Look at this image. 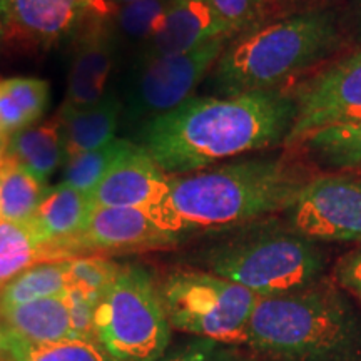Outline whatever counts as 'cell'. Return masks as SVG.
Returning <instances> with one entry per match:
<instances>
[{
  "instance_id": "cell-1",
  "label": "cell",
  "mask_w": 361,
  "mask_h": 361,
  "mask_svg": "<svg viewBox=\"0 0 361 361\" xmlns=\"http://www.w3.org/2000/svg\"><path fill=\"white\" fill-rule=\"evenodd\" d=\"M296 106L283 90L191 97L142 124L141 146L168 176L286 142Z\"/></svg>"
},
{
  "instance_id": "cell-2",
  "label": "cell",
  "mask_w": 361,
  "mask_h": 361,
  "mask_svg": "<svg viewBox=\"0 0 361 361\" xmlns=\"http://www.w3.org/2000/svg\"><path fill=\"white\" fill-rule=\"evenodd\" d=\"M311 178L303 164L288 157L234 161L169 176L168 194L151 211L179 239L192 231L233 229L286 213Z\"/></svg>"
},
{
  "instance_id": "cell-3",
  "label": "cell",
  "mask_w": 361,
  "mask_h": 361,
  "mask_svg": "<svg viewBox=\"0 0 361 361\" xmlns=\"http://www.w3.org/2000/svg\"><path fill=\"white\" fill-rule=\"evenodd\" d=\"M271 361H361V319L335 281L259 298L246 343Z\"/></svg>"
},
{
  "instance_id": "cell-4",
  "label": "cell",
  "mask_w": 361,
  "mask_h": 361,
  "mask_svg": "<svg viewBox=\"0 0 361 361\" xmlns=\"http://www.w3.org/2000/svg\"><path fill=\"white\" fill-rule=\"evenodd\" d=\"M341 44L333 11H310L252 30L224 49L214 82L223 96L279 90L331 56Z\"/></svg>"
},
{
  "instance_id": "cell-5",
  "label": "cell",
  "mask_w": 361,
  "mask_h": 361,
  "mask_svg": "<svg viewBox=\"0 0 361 361\" xmlns=\"http://www.w3.org/2000/svg\"><path fill=\"white\" fill-rule=\"evenodd\" d=\"M233 229L206 251L209 273L258 298L284 295L322 279L326 255L318 241L296 231L288 221L271 216Z\"/></svg>"
},
{
  "instance_id": "cell-6",
  "label": "cell",
  "mask_w": 361,
  "mask_h": 361,
  "mask_svg": "<svg viewBox=\"0 0 361 361\" xmlns=\"http://www.w3.org/2000/svg\"><path fill=\"white\" fill-rule=\"evenodd\" d=\"M94 336L117 361H157L168 351L171 324L146 269L121 264L96 303Z\"/></svg>"
},
{
  "instance_id": "cell-7",
  "label": "cell",
  "mask_w": 361,
  "mask_h": 361,
  "mask_svg": "<svg viewBox=\"0 0 361 361\" xmlns=\"http://www.w3.org/2000/svg\"><path fill=\"white\" fill-rule=\"evenodd\" d=\"M171 328L221 345L246 343V329L259 298L209 271L179 269L159 286Z\"/></svg>"
},
{
  "instance_id": "cell-8",
  "label": "cell",
  "mask_w": 361,
  "mask_h": 361,
  "mask_svg": "<svg viewBox=\"0 0 361 361\" xmlns=\"http://www.w3.org/2000/svg\"><path fill=\"white\" fill-rule=\"evenodd\" d=\"M229 37H218L176 56L137 64L123 104L128 123L146 124L192 97L194 89L218 62Z\"/></svg>"
},
{
  "instance_id": "cell-9",
  "label": "cell",
  "mask_w": 361,
  "mask_h": 361,
  "mask_svg": "<svg viewBox=\"0 0 361 361\" xmlns=\"http://www.w3.org/2000/svg\"><path fill=\"white\" fill-rule=\"evenodd\" d=\"M286 221L318 243L361 245V176H313L286 209Z\"/></svg>"
},
{
  "instance_id": "cell-10",
  "label": "cell",
  "mask_w": 361,
  "mask_h": 361,
  "mask_svg": "<svg viewBox=\"0 0 361 361\" xmlns=\"http://www.w3.org/2000/svg\"><path fill=\"white\" fill-rule=\"evenodd\" d=\"M296 112L288 146H298L316 130L361 121V51L343 57L305 80L293 94Z\"/></svg>"
},
{
  "instance_id": "cell-11",
  "label": "cell",
  "mask_w": 361,
  "mask_h": 361,
  "mask_svg": "<svg viewBox=\"0 0 361 361\" xmlns=\"http://www.w3.org/2000/svg\"><path fill=\"white\" fill-rule=\"evenodd\" d=\"M178 241L179 238L166 231L151 209L97 207L90 211L82 231L64 246L62 258L162 250Z\"/></svg>"
},
{
  "instance_id": "cell-12",
  "label": "cell",
  "mask_w": 361,
  "mask_h": 361,
  "mask_svg": "<svg viewBox=\"0 0 361 361\" xmlns=\"http://www.w3.org/2000/svg\"><path fill=\"white\" fill-rule=\"evenodd\" d=\"M169 176L141 144H130L90 191L92 209L97 207H142L152 209L164 200Z\"/></svg>"
},
{
  "instance_id": "cell-13",
  "label": "cell",
  "mask_w": 361,
  "mask_h": 361,
  "mask_svg": "<svg viewBox=\"0 0 361 361\" xmlns=\"http://www.w3.org/2000/svg\"><path fill=\"white\" fill-rule=\"evenodd\" d=\"M92 0H0L7 35L49 47L78 30Z\"/></svg>"
},
{
  "instance_id": "cell-14",
  "label": "cell",
  "mask_w": 361,
  "mask_h": 361,
  "mask_svg": "<svg viewBox=\"0 0 361 361\" xmlns=\"http://www.w3.org/2000/svg\"><path fill=\"white\" fill-rule=\"evenodd\" d=\"M218 37L231 35L226 32L209 0H171L159 29L139 49L137 64L192 51Z\"/></svg>"
},
{
  "instance_id": "cell-15",
  "label": "cell",
  "mask_w": 361,
  "mask_h": 361,
  "mask_svg": "<svg viewBox=\"0 0 361 361\" xmlns=\"http://www.w3.org/2000/svg\"><path fill=\"white\" fill-rule=\"evenodd\" d=\"M117 51L109 29L94 17L74 47L64 106H94L107 96V82L114 69Z\"/></svg>"
},
{
  "instance_id": "cell-16",
  "label": "cell",
  "mask_w": 361,
  "mask_h": 361,
  "mask_svg": "<svg viewBox=\"0 0 361 361\" xmlns=\"http://www.w3.org/2000/svg\"><path fill=\"white\" fill-rule=\"evenodd\" d=\"M90 211L92 207L85 192L62 183L49 188L30 219L47 245L49 261H66L62 250L82 231Z\"/></svg>"
},
{
  "instance_id": "cell-17",
  "label": "cell",
  "mask_w": 361,
  "mask_h": 361,
  "mask_svg": "<svg viewBox=\"0 0 361 361\" xmlns=\"http://www.w3.org/2000/svg\"><path fill=\"white\" fill-rule=\"evenodd\" d=\"M123 102L114 94L87 107L62 106L59 114L66 159L80 152L94 151L116 139Z\"/></svg>"
},
{
  "instance_id": "cell-18",
  "label": "cell",
  "mask_w": 361,
  "mask_h": 361,
  "mask_svg": "<svg viewBox=\"0 0 361 361\" xmlns=\"http://www.w3.org/2000/svg\"><path fill=\"white\" fill-rule=\"evenodd\" d=\"M66 293L25 305L2 308L0 328L30 341H57L72 338Z\"/></svg>"
},
{
  "instance_id": "cell-19",
  "label": "cell",
  "mask_w": 361,
  "mask_h": 361,
  "mask_svg": "<svg viewBox=\"0 0 361 361\" xmlns=\"http://www.w3.org/2000/svg\"><path fill=\"white\" fill-rule=\"evenodd\" d=\"M6 152L16 157L35 179L47 184L66 161L59 121L30 126L12 134L7 139Z\"/></svg>"
},
{
  "instance_id": "cell-20",
  "label": "cell",
  "mask_w": 361,
  "mask_h": 361,
  "mask_svg": "<svg viewBox=\"0 0 361 361\" xmlns=\"http://www.w3.org/2000/svg\"><path fill=\"white\" fill-rule=\"evenodd\" d=\"M2 361H117L96 338L30 341L0 328Z\"/></svg>"
},
{
  "instance_id": "cell-21",
  "label": "cell",
  "mask_w": 361,
  "mask_h": 361,
  "mask_svg": "<svg viewBox=\"0 0 361 361\" xmlns=\"http://www.w3.org/2000/svg\"><path fill=\"white\" fill-rule=\"evenodd\" d=\"M49 188L35 179L16 157L4 152L0 157V219H32Z\"/></svg>"
},
{
  "instance_id": "cell-22",
  "label": "cell",
  "mask_w": 361,
  "mask_h": 361,
  "mask_svg": "<svg viewBox=\"0 0 361 361\" xmlns=\"http://www.w3.org/2000/svg\"><path fill=\"white\" fill-rule=\"evenodd\" d=\"M44 261H49L47 245L32 221L0 219V286Z\"/></svg>"
},
{
  "instance_id": "cell-23",
  "label": "cell",
  "mask_w": 361,
  "mask_h": 361,
  "mask_svg": "<svg viewBox=\"0 0 361 361\" xmlns=\"http://www.w3.org/2000/svg\"><path fill=\"white\" fill-rule=\"evenodd\" d=\"M67 266L69 259L44 261L22 271L0 286V310L64 295L69 290Z\"/></svg>"
},
{
  "instance_id": "cell-24",
  "label": "cell",
  "mask_w": 361,
  "mask_h": 361,
  "mask_svg": "<svg viewBox=\"0 0 361 361\" xmlns=\"http://www.w3.org/2000/svg\"><path fill=\"white\" fill-rule=\"evenodd\" d=\"M169 4L171 0H139L97 19L109 29L117 49L123 45L141 49L159 29Z\"/></svg>"
},
{
  "instance_id": "cell-25",
  "label": "cell",
  "mask_w": 361,
  "mask_h": 361,
  "mask_svg": "<svg viewBox=\"0 0 361 361\" xmlns=\"http://www.w3.org/2000/svg\"><path fill=\"white\" fill-rule=\"evenodd\" d=\"M301 144L326 168L346 173L361 169V121L319 129Z\"/></svg>"
},
{
  "instance_id": "cell-26",
  "label": "cell",
  "mask_w": 361,
  "mask_h": 361,
  "mask_svg": "<svg viewBox=\"0 0 361 361\" xmlns=\"http://www.w3.org/2000/svg\"><path fill=\"white\" fill-rule=\"evenodd\" d=\"M130 144L128 139H112L106 146L94 151L80 152V154L67 157L62 164V184L79 189L89 194L97 186L99 180L109 171L114 161L126 151Z\"/></svg>"
},
{
  "instance_id": "cell-27",
  "label": "cell",
  "mask_w": 361,
  "mask_h": 361,
  "mask_svg": "<svg viewBox=\"0 0 361 361\" xmlns=\"http://www.w3.org/2000/svg\"><path fill=\"white\" fill-rule=\"evenodd\" d=\"M119 269L121 264L106 259L104 256H80V258L69 259V266H67L69 290L80 291L97 301L119 273Z\"/></svg>"
},
{
  "instance_id": "cell-28",
  "label": "cell",
  "mask_w": 361,
  "mask_h": 361,
  "mask_svg": "<svg viewBox=\"0 0 361 361\" xmlns=\"http://www.w3.org/2000/svg\"><path fill=\"white\" fill-rule=\"evenodd\" d=\"M0 85L20 107L32 126L47 111L51 89L45 80L35 78H8L0 79Z\"/></svg>"
},
{
  "instance_id": "cell-29",
  "label": "cell",
  "mask_w": 361,
  "mask_h": 361,
  "mask_svg": "<svg viewBox=\"0 0 361 361\" xmlns=\"http://www.w3.org/2000/svg\"><path fill=\"white\" fill-rule=\"evenodd\" d=\"M226 32L234 35L255 22L266 0H209Z\"/></svg>"
},
{
  "instance_id": "cell-30",
  "label": "cell",
  "mask_w": 361,
  "mask_h": 361,
  "mask_svg": "<svg viewBox=\"0 0 361 361\" xmlns=\"http://www.w3.org/2000/svg\"><path fill=\"white\" fill-rule=\"evenodd\" d=\"M66 296L69 303L72 338H96L94 336V310H96L97 301L75 290H67Z\"/></svg>"
},
{
  "instance_id": "cell-31",
  "label": "cell",
  "mask_w": 361,
  "mask_h": 361,
  "mask_svg": "<svg viewBox=\"0 0 361 361\" xmlns=\"http://www.w3.org/2000/svg\"><path fill=\"white\" fill-rule=\"evenodd\" d=\"M333 281L361 303V245L338 259Z\"/></svg>"
},
{
  "instance_id": "cell-32",
  "label": "cell",
  "mask_w": 361,
  "mask_h": 361,
  "mask_svg": "<svg viewBox=\"0 0 361 361\" xmlns=\"http://www.w3.org/2000/svg\"><path fill=\"white\" fill-rule=\"evenodd\" d=\"M218 345L219 343L211 340L194 341L171 353H164L157 361H228L229 356H226Z\"/></svg>"
},
{
  "instance_id": "cell-33",
  "label": "cell",
  "mask_w": 361,
  "mask_h": 361,
  "mask_svg": "<svg viewBox=\"0 0 361 361\" xmlns=\"http://www.w3.org/2000/svg\"><path fill=\"white\" fill-rule=\"evenodd\" d=\"M0 126L6 130V134L11 137L12 134L19 133V130L30 128V121L20 111V107L12 101V97L4 90L0 85Z\"/></svg>"
},
{
  "instance_id": "cell-34",
  "label": "cell",
  "mask_w": 361,
  "mask_h": 361,
  "mask_svg": "<svg viewBox=\"0 0 361 361\" xmlns=\"http://www.w3.org/2000/svg\"><path fill=\"white\" fill-rule=\"evenodd\" d=\"M139 2V0H92V6H90V13H94V17H104L107 13L114 12L116 8L129 6V4Z\"/></svg>"
},
{
  "instance_id": "cell-35",
  "label": "cell",
  "mask_w": 361,
  "mask_h": 361,
  "mask_svg": "<svg viewBox=\"0 0 361 361\" xmlns=\"http://www.w3.org/2000/svg\"><path fill=\"white\" fill-rule=\"evenodd\" d=\"M351 34L355 35L356 42L361 44V0H351V6L348 8V22Z\"/></svg>"
},
{
  "instance_id": "cell-36",
  "label": "cell",
  "mask_w": 361,
  "mask_h": 361,
  "mask_svg": "<svg viewBox=\"0 0 361 361\" xmlns=\"http://www.w3.org/2000/svg\"><path fill=\"white\" fill-rule=\"evenodd\" d=\"M7 139L8 135L6 134V130L2 129V126H0V157L4 156V152H6L7 149Z\"/></svg>"
},
{
  "instance_id": "cell-37",
  "label": "cell",
  "mask_w": 361,
  "mask_h": 361,
  "mask_svg": "<svg viewBox=\"0 0 361 361\" xmlns=\"http://www.w3.org/2000/svg\"><path fill=\"white\" fill-rule=\"evenodd\" d=\"M7 35V30H6V24H4V17H2V12H0V42H2L4 37Z\"/></svg>"
},
{
  "instance_id": "cell-38",
  "label": "cell",
  "mask_w": 361,
  "mask_h": 361,
  "mask_svg": "<svg viewBox=\"0 0 361 361\" xmlns=\"http://www.w3.org/2000/svg\"><path fill=\"white\" fill-rule=\"evenodd\" d=\"M351 173H355V174H358V176H361V169H358V171H351Z\"/></svg>"
},
{
  "instance_id": "cell-39",
  "label": "cell",
  "mask_w": 361,
  "mask_h": 361,
  "mask_svg": "<svg viewBox=\"0 0 361 361\" xmlns=\"http://www.w3.org/2000/svg\"><path fill=\"white\" fill-rule=\"evenodd\" d=\"M0 361H2V358H0Z\"/></svg>"
}]
</instances>
